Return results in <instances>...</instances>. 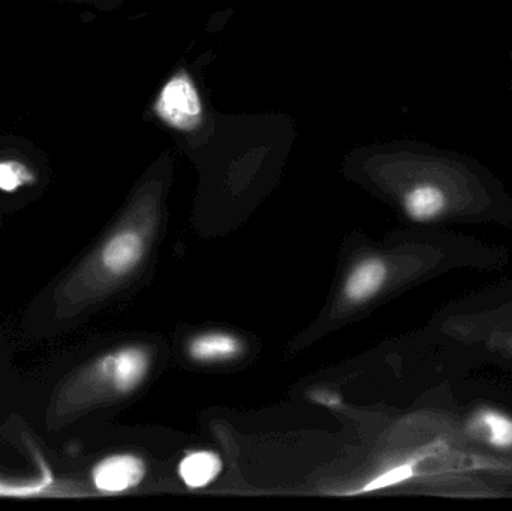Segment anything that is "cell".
Instances as JSON below:
<instances>
[{
    "instance_id": "obj_5",
    "label": "cell",
    "mask_w": 512,
    "mask_h": 511,
    "mask_svg": "<svg viewBox=\"0 0 512 511\" xmlns=\"http://www.w3.org/2000/svg\"><path fill=\"white\" fill-rule=\"evenodd\" d=\"M385 278H387V267L381 260L372 258V260L363 261L352 270L346 281V296L355 303L366 302L381 290Z\"/></svg>"
},
{
    "instance_id": "obj_4",
    "label": "cell",
    "mask_w": 512,
    "mask_h": 511,
    "mask_svg": "<svg viewBox=\"0 0 512 511\" xmlns=\"http://www.w3.org/2000/svg\"><path fill=\"white\" fill-rule=\"evenodd\" d=\"M445 207H447V195L444 189L435 183H418L405 197L406 213L414 221H432L444 212Z\"/></svg>"
},
{
    "instance_id": "obj_3",
    "label": "cell",
    "mask_w": 512,
    "mask_h": 511,
    "mask_svg": "<svg viewBox=\"0 0 512 511\" xmlns=\"http://www.w3.org/2000/svg\"><path fill=\"white\" fill-rule=\"evenodd\" d=\"M120 393L126 395L137 389L149 372V353L140 347H126L110 353Z\"/></svg>"
},
{
    "instance_id": "obj_8",
    "label": "cell",
    "mask_w": 512,
    "mask_h": 511,
    "mask_svg": "<svg viewBox=\"0 0 512 511\" xmlns=\"http://www.w3.org/2000/svg\"><path fill=\"white\" fill-rule=\"evenodd\" d=\"M471 429H475L487 443L499 449L512 447V420L498 411L484 410L477 414Z\"/></svg>"
},
{
    "instance_id": "obj_10",
    "label": "cell",
    "mask_w": 512,
    "mask_h": 511,
    "mask_svg": "<svg viewBox=\"0 0 512 511\" xmlns=\"http://www.w3.org/2000/svg\"><path fill=\"white\" fill-rule=\"evenodd\" d=\"M414 476V467L411 464L400 465V467L393 468L388 473L382 474L378 479L373 480L366 491H373V489L388 488V486L397 485V483L405 482Z\"/></svg>"
},
{
    "instance_id": "obj_7",
    "label": "cell",
    "mask_w": 512,
    "mask_h": 511,
    "mask_svg": "<svg viewBox=\"0 0 512 511\" xmlns=\"http://www.w3.org/2000/svg\"><path fill=\"white\" fill-rule=\"evenodd\" d=\"M222 471V461L212 452H194L180 464V477L189 488H204Z\"/></svg>"
},
{
    "instance_id": "obj_2",
    "label": "cell",
    "mask_w": 512,
    "mask_h": 511,
    "mask_svg": "<svg viewBox=\"0 0 512 511\" xmlns=\"http://www.w3.org/2000/svg\"><path fill=\"white\" fill-rule=\"evenodd\" d=\"M146 474L144 462L137 456L114 455L93 468V483L99 491L123 492L140 485Z\"/></svg>"
},
{
    "instance_id": "obj_1",
    "label": "cell",
    "mask_w": 512,
    "mask_h": 511,
    "mask_svg": "<svg viewBox=\"0 0 512 511\" xmlns=\"http://www.w3.org/2000/svg\"><path fill=\"white\" fill-rule=\"evenodd\" d=\"M155 111L167 125L180 131H194L203 120V105L194 81L186 72L174 75L159 93Z\"/></svg>"
},
{
    "instance_id": "obj_11",
    "label": "cell",
    "mask_w": 512,
    "mask_h": 511,
    "mask_svg": "<svg viewBox=\"0 0 512 511\" xmlns=\"http://www.w3.org/2000/svg\"><path fill=\"white\" fill-rule=\"evenodd\" d=\"M511 59H512V51H511ZM511 90H512V83H511Z\"/></svg>"
},
{
    "instance_id": "obj_9",
    "label": "cell",
    "mask_w": 512,
    "mask_h": 511,
    "mask_svg": "<svg viewBox=\"0 0 512 511\" xmlns=\"http://www.w3.org/2000/svg\"><path fill=\"white\" fill-rule=\"evenodd\" d=\"M35 180V174L23 162L15 159L0 161V189L6 192L17 191L21 186L29 185Z\"/></svg>"
},
{
    "instance_id": "obj_6",
    "label": "cell",
    "mask_w": 512,
    "mask_h": 511,
    "mask_svg": "<svg viewBox=\"0 0 512 511\" xmlns=\"http://www.w3.org/2000/svg\"><path fill=\"white\" fill-rule=\"evenodd\" d=\"M242 345L227 333H206L189 345V356L197 362H222L237 357Z\"/></svg>"
}]
</instances>
